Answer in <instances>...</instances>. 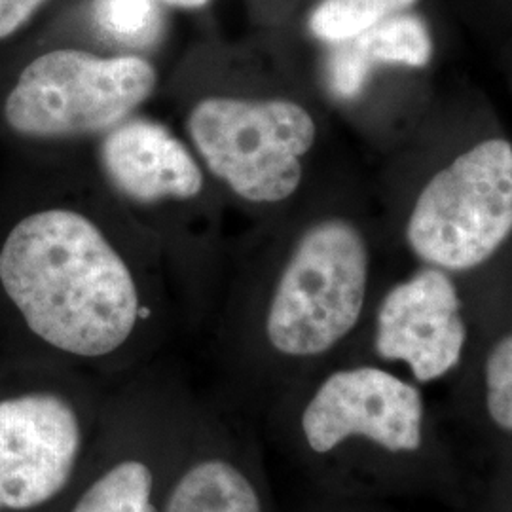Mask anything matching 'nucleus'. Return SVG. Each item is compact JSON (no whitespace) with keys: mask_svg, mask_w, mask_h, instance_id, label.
I'll return each mask as SVG.
<instances>
[{"mask_svg":"<svg viewBox=\"0 0 512 512\" xmlns=\"http://www.w3.org/2000/svg\"><path fill=\"white\" fill-rule=\"evenodd\" d=\"M0 285L35 336L73 357L118 351L141 319L128 262L74 209H40L19 220L0 247Z\"/></svg>","mask_w":512,"mask_h":512,"instance_id":"f257e3e1","label":"nucleus"},{"mask_svg":"<svg viewBox=\"0 0 512 512\" xmlns=\"http://www.w3.org/2000/svg\"><path fill=\"white\" fill-rule=\"evenodd\" d=\"M370 258L363 234L344 219L313 224L287 260L266 315L270 346L287 357H317L361 319Z\"/></svg>","mask_w":512,"mask_h":512,"instance_id":"f03ea898","label":"nucleus"},{"mask_svg":"<svg viewBox=\"0 0 512 512\" xmlns=\"http://www.w3.org/2000/svg\"><path fill=\"white\" fill-rule=\"evenodd\" d=\"M158 76L139 55L99 57L82 50L38 55L4 101V120L27 139L57 141L107 133L156 90Z\"/></svg>","mask_w":512,"mask_h":512,"instance_id":"7ed1b4c3","label":"nucleus"},{"mask_svg":"<svg viewBox=\"0 0 512 512\" xmlns=\"http://www.w3.org/2000/svg\"><path fill=\"white\" fill-rule=\"evenodd\" d=\"M186 126L207 169L249 203L289 200L317 137L313 116L289 99L207 97Z\"/></svg>","mask_w":512,"mask_h":512,"instance_id":"20e7f679","label":"nucleus"},{"mask_svg":"<svg viewBox=\"0 0 512 512\" xmlns=\"http://www.w3.org/2000/svg\"><path fill=\"white\" fill-rule=\"evenodd\" d=\"M512 234V143L486 139L423 186L406 226L410 249L444 272L475 270Z\"/></svg>","mask_w":512,"mask_h":512,"instance_id":"39448f33","label":"nucleus"},{"mask_svg":"<svg viewBox=\"0 0 512 512\" xmlns=\"http://www.w3.org/2000/svg\"><path fill=\"white\" fill-rule=\"evenodd\" d=\"M423 420V397L414 385L378 366H353L332 372L315 389L300 427L315 454L351 439L403 454L423 444Z\"/></svg>","mask_w":512,"mask_h":512,"instance_id":"423d86ee","label":"nucleus"},{"mask_svg":"<svg viewBox=\"0 0 512 512\" xmlns=\"http://www.w3.org/2000/svg\"><path fill=\"white\" fill-rule=\"evenodd\" d=\"M84 452V423L57 393L0 401V512L38 509L61 494Z\"/></svg>","mask_w":512,"mask_h":512,"instance_id":"0eeeda50","label":"nucleus"},{"mask_svg":"<svg viewBox=\"0 0 512 512\" xmlns=\"http://www.w3.org/2000/svg\"><path fill=\"white\" fill-rule=\"evenodd\" d=\"M465 342L461 298L448 272L423 268L385 294L374 348L385 361L408 365L418 382H435L452 372Z\"/></svg>","mask_w":512,"mask_h":512,"instance_id":"6e6552de","label":"nucleus"},{"mask_svg":"<svg viewBox=\"0 0 512 512\" xmlns=\"http://www.w3.org/2000/svg\"><path fill=\"white\" fill-rule=\"evenodd\" d=\"M99 162L131 202L192 200L203 190L202 165L179 137L145 118H128L105 133Z\"/></svg>","mask_w":512,"mask_h":512,"instance_id":"1a4fd4ad","label":"nucleus"},{"mask_svg":"<svg viewBox=\"0 0 512 512\" xmlns=\"http://www.w3.org/2000/svg\"><path fill=\"white\" fill-rule=\"evenodd\" d=\"M160 512H264V505L236 463L205 458L177 478Z\"/></svg>","mask_w":512,"mask_h":512,"instance_id":"9d476101","label":"nucleus"},{"mask_svg":"<svg viewBox=\"0 0 512 512\" xmlns=\"http://www.w3.org/2000/svg\"><path fill=\"white\" fill-rule=\"evenodd\" d=\"M71 512H160L154 473L141 459H120L93 480Z\"/></svg>","mask_w":512,"mask_h":512,"instance_id":"9b49d317","label":"nucleus"},{"mask_svg":"<svg viewBox=\"0 0 512 512\" xmlns=\"http://www.w3.org/2000/svg\"><path fill=\"white\" fill-rule=\"evenodd\" d=\"M349 42L372 69L378 63L421 69L435 50L427 23L410 12L385 18Z\"/></svg>","mask_w":512,"mask_h":512,"instance_id":"f8f14e48","label":"nucleus"},{"mask_svg":"<svg viewBox=\"0 0 512 512\" xmlns=\"http://www.w3.org/2000/svg\"><path fill=\"white\" fill-rule=\"evenodd\" d=\"M418 0H321L310 16L315 38L338 44L363 35L376 23L410 10Z\"/></svg>","mask_w":512,"mask_h":512,"instance_id":"ddd939ff","label":"nucleus"},{"mask_svg":"<svg viewBox=\"0 0 512 512\" xmlns=\"http://www.w3.org/2000/svg\"><path fill=\"white\" fill-rule=\"evenodd\" d=\"M97 27L120 44L143 48L160 35V12L154 0H95Z\"/></svg>","mask_w":512,"mask_h":512,"instance_id":"4468645a","label":"nucleus"},{"mask_svg":"<svg viewBox=\"0 0 512 512\" xmlns=\"http://www.w3.org/2000/svg\"><path fill=\"white\" fill-rule=\"evenodd\" d=\"M486 408L495 425L512 431V334L495 342L484 368Z\"/></svg>","mask_w":512,"mask_h":512,"instance_id":"2eb2a0df","label":"nucleus"},{"mask_svg":"<svg viewBox=\"0 0 512 512\" xmlns=\"http://www.w3.org/2000/svg\"><path fill=\"white\" fill-rule=\"evenodd\" d=\"M372 67L366 63L361 54L351 46V42L334 44L327 65V80L330 92L340 99H355L365 90Z\"/></svg>","mask_w":512,"mask_h":512,"instance_id":"dca6fc26","label":"nucleus"},{"mask_svg":"<svg viewBox=\"0 0 512 512\" xmlns=\"http://www.w3.org/2000/svg\"><path fill=\"white\" fill-rule=\"evenodd\" d=\"M46 0H0V40L12 37Z\"/></svg>","mask_w":512,"mask_h":512,"instance_id":"f3484780","label":"nucleus"},{"mask_svg":"<svg viewBox=\"0 0 512 512\" xmlns=\"http://www.w3.org/2000/svg\"><path fill=\"white\" fill-rule=\"evenodd\" d=\"M169 6H177V8H186V10H196V8H203L209 0H162Z\"/></svg>","mask_w":512,"mask_h":512,"instance_id":"a211bd4d","label":"nucleus"}]
</instances>
